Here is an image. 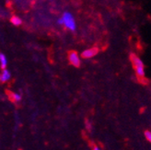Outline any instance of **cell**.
Returning <instances> with one entry per match:
<instances>
[{"mask_svg":"<svg viewBox=\"0 0 151 150\" xmlns=\"http://www.w3.org/2000/svg\"><path fill=\"white\" fill-rule=\"evenodd\" d=\"M130 61L132 62V65L134 68L135 74H137V77L138 78L139 81L142 83H147V79L145 78V66L144 64L141 61V59L137 56L134 54L130 55Z\"/></svg>","mask_w":151,"mask_h":150,"instance_id":"1","label":"cell"},{"mask_svg":"<svg viewBox=\"0 0 151 150\" xmlns=\"http://www.w3.org/2000/svg\"><path fill=\"white\" fill-rule=\"evenodd\" d=\"M63 21H64V25L68 28L71 31H74L76 29V23H75V19L73 18L72 15L69 12H65L63 15V18H62Z\"/></svg>","mask_w":151,"mask_h":150,"instance_id":"2","label":"cell"},{"mask_svg":"<svg viewBox=\"0 0 151 150\" xmlns=\"http://www.w3.org/2000/svg\"><path fill=\"white\" fill-rule=\"evenodd\" d=\"M68 59H69L70 63L74 66L78 67L80 65V59L78 57V55L77 54V52H75V51L69 52V54H68Z\"/></svg>","mask_w":151,"mask_h":150,"instance_id":"3","label":"cell"},{"mask_svg":"<svg viewBox=\"0 0 151 150\" xmlns=\"http://www.w3.org/2000/svg\"><path fill=\"white\" fill-rule=\"evenodd\" d=\"M98 52H99V49L96 48V47L90 48V49H88V50L83 52L81 55H82L83 58H91V57L95 56L98 54Z\"/></svg>","mask_w":151,"mask_h":150,"instance_id":"4","label":"cell"},{"mask_svg":"<svg viewBox=\"0 0 151 150\" xmlns=\"http://www.w3.org/2000/svg\"><path fill=\"white\" fill-rule=\"evenodd\" d=\"M10 78V73L7 70H4L2 75H0V81L6 82Z\"/></svg>","mask_w":151,"mask_h":150,"instance_id":"5","label":"cell"},{"mask_svg":"<svg viewBox=\"0 0 151 150\" xmlns=\"http://www.w3.org/2000/svg\"><path fill=\"white\" fill-rule=\"evenodd\" d=\"M7 94L9 95V99H10V100H12V101H14V102H18V101H19L20 100H21V97H20V95H19V94H16V93H12V92H7Z\"/></svg>","mask_w":151,"mask_h":150,"instance_id":"6","label":"cell"},{"mask_svg":"<svg viewBox=\"0 0 151 150\" xmlns=\"http://www.w3.org/2000/svg\"><path fill=\"white\" fill-rule=\"evenodd\" d=\"M0 64H1L2 69H5L6 65H7V61H6V58L5 55L1 54V52H0Z\"/></svg>","mask_w":151,"mask_h":150,"instance_id":"7","label":"cell"},{"mask_svg":"<svg viewBox=\"0 0 151 150\" xmlns=\"http://www.w3.org/2000/svg\"><path fill=\"white\" fill-rule=\"evenodd\" d=\"M10 21L12 22V24L16 25V26H19V25H20V24L22 23V20H21L19 17H17V16H13V17L11 18Z\"/></svg>","mask_w":151,"mask_h":150,"instance_id":"8","label":"cell"},{"mask_svg":"<svg viewBox=\"0 0 151 150\" xmlns=\"http://www.w3.org/2000/svg\"><path fill=\"white\" fill-rule=\"evenodd\" d=\"M145 136H146L147 140L151 143V132H149V131H146V132H145Z\"/></svg>","mask_w":151,"mask_h":150,"instance_id":"9","label":"cell"},{"mask_svg":"<svg viewBox=\"0 0 151 150\" xmlns=\"http://www.w3.org/2000/svg\"><path fill=\"white\" fill-rule=\"evenodd\" d=\"M58 23H59V24H61V25H63V24H64V21H63V19H58Z\"/></svg>","mask_w":151,"mask_h":150,"instance_id":"10","label":"cell"},{"mask_svg":"<svg viewBox=\"0 0 151 150\" xmlns=\"http://www.w3.org/2000/svg\"><path fill=\"white\" fill-rule=\"evenodd\" d=\"M93 150H101L99 147H98V146H94V148H93Z\"/></svg>","mask_w":151,"mask_h":150,"instance_id":"11","label":"cell"}]
</instances>
